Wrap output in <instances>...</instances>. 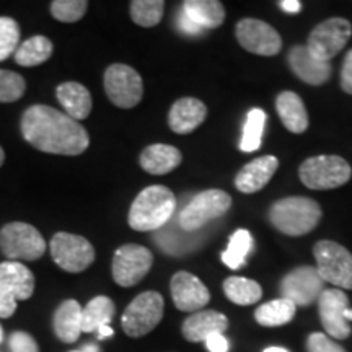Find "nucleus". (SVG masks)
<instances>
[{"label":"nucleus","instance_id":"32","mask_svg":"<svg viewBox=\"0 0 352 352\" xmlns=\"http://www.w3.org/2000/svg\"><path fill=\"white\" fill-rule=\"evenodd\" d=\"M264 124H266V113L261 108H253L246 116L243 126V135L240 140L241 152L250 153L261 147Z\"/></svg>","mask_w":352,"mask_h":352},{"label":"nucleus","instance_id":"14","mask_svg":"<svg viewBox=\"0 0 352 352\" xmlns=\"http://www.w3.org/2000/svg\"><path fill=\"white\" fill-rule=\"evenodd\" d=\"M352 36V25L346 19H329L316 25L307 41V50L316 59L329 63L340 54Z\"/></svg>","mask_w":352,"mask_h":352},{"label":"nucleus","instance_id":"20","mask_svg":"<svg viewBox=\"0 0 352 352\" xmlns=\"http://www.w3.org/2000/svg\"><path fill=\"white\" fill-rule=\"evenodd\" d=\"M228 329V318L215 310H201L183 321L182 334L189 342H204L212 334H223Z\"/></svg>","mask_w":352,"mask_h":352},{"label":"nucleus","instance_id":"3","mask_svg":"<svg viewBox=\"0 0 352 352\" xmlns=\"http://www.w3.org/2000/svg\"><path fill=\"white\" fill-rule=\"evenodd\" d=\"M271 226L289 236H302L318 226L321 208L318 202L303 196L276 201L267 212Z\"/></svg>","mask_w":352,"mask_h":352},{"label":"nucleus","instance_id":"16","mask_svg":"<svg viewBox=\"0 0 352 352\" xmlns=\"http://www.w3.org/2000/svg\"><path fill=\"white\" fill-rule=\"evenodd\" d=\"M236 39L245 51L258 56H276L283 50V39L270 23L256 19H243L236 23Z\"/></svg>","mask_w":352,"mask_h":352},{"label":"nucleus","instance_id":"8","mask_svg":"<svg viewBox=\"0 0 352 352\" xmlns=\"http://www.w3.org/2000/svg\"><path fill=\"white\" fill-rule=\"evenodd\" d=\"M34 274L19 261L0 263V318H10L16 303L32 298Z\"/></svg>","mask_w":352,"mask_h":352},{"label":"nucleus","instance_id":"15","mask_svg":"<svg viewBox=\"0 0 352 352\" xmlns=\"http://www.w3.org/2000/svg\"><path fill=\"white\" fill-rule=\"evenodd\" d=\"M324 290V280L316 267L300 266L287 272L280 280V296L296 307H308Z\"/></svg>","mask_w":352,"mask_h":352},{"label":"nucleus","instance_id":"35","mask_svg":"<svg viewBox=\"0 0 352 352\" xmlns=\"http://www.w3.org/2000/svg\"><path fill=\"white\" fill-rule=\"evenodd\" d=\"M88 2L85 0H54L51 3V13L57 21L76 23L87 13Z\"/></svg>","mask_w":352,"mask_h":352},{"label":"nucleus","instance_id":"23","mask_svg":"<svg viewBox=\"0 0 352 352\" xmlns=\"http://www.w3.org/2000/svg\"><path fill=\"white\" fill-rule=\"evenodd\" d=\"M139 162L144 171L158 176L178 168L183 162V155L173 145L153 144L144 148Z\"/></svg>","mask_w":352,"mask_h":352},{"label":"nucleus","instance_id":"40","mask_svg":"<svg viewBox=\"0 0 352 352\" xmlns=\"http://www.w3.org/2000/svg\"><path fill=\"white\" fill-rule=\"evenodd\" d=\"M176 25H178V28L182 30L184 34H192V36H196V34H201L202 32H204V30H202L201 26H197L195 21L189 20L188 16L183 13V10H179V13H178Z\"/></svg>","mask_w":352,"mask_h":352},{"label":"nucleus","instance_id":"25","mask_svg":"<svg viewBox=\"0 0 352 352\" xmlns=\"http://www.w3.org/2000/svg\"><path fill=\"white\" fill-rule=\"evenodd\" d=\"M276 109L284 127L294 134H302L308 127V113L300 96L294 91H283L276 98Z\"/></svg>","mask_w":352,"mask_h":352},{"label":"nucleus","instance_id":"45","mask_svg":"<svg viewBox=\"0 0 352 352\" xmlns=\"http://www.w3.org/2000/svg\"><path fill=\"white\" fill-rule=\"evenodd\" d=\"M263 352H289V351H287V349H284V347L271 346V347H267V349H264Z\"/></svg>","mask_w":352,"mask_h":352},{"label":"nucleus","instance_id":"9","mask_svg":"<svg viewBox=\"0 0 352 352\" xmlns=\"http://www.w3.org/2000/svg\"><path fill=\"white\" fill-rule=\"evenodd\" d=\"M316 270L324 283L338 289H352V253L333 240H320L314 246Z\"/></svg>","mask_w":352,"mask_h":352},{"label":"nucleus","instance_id":"39","mask_svg":"<svg viewBox=\"0 0 352 352\" xmlns=\"http://www.w3.org/2000/svg\"><path fill=\"white\" fill-rule=\"evenodd\" d=\"M341 88L352 95V50L347 52L341 69Z\"/></svg>","mask_w":352,"mask_h":352},{"label":"nucleus","instance_id":"6","mask_svg":"<svg viewBox=\"0 0 352 352\" xmlns=\"http://www.w3.org/2000/svg\"><path fill=\"white\" fill-rule=\"evenodd\" d=\"M165 311L164 297L153 290L139 294L138 297L126 307L121 318V327L129 338H144L153 331Z\"/></svg>","mask_w":352,"mask_h":352},{"label":"nucleus","instance_id":"7","mask_svg":"<svg viewBox=\"0 0 352 352\" xmlns=\"http://www.w3.org/2000/svg\"><path fill=\"white\" fill-rule=\"evenodd\" d=\"M0 252L10 261H36L46 253V240L30 223L12 222L0 230Z\"/></svg>","mask_w":352,"mask_h":352},{"label":"nucleus","instance_id":"36","mask_svg":"<svg viewBox=\"0 0 352 352\" xmlns=\"http://www.w3.org/2000/svg\"><path fill=\"white\" fill-rule=\"evenodd\" d=\"M26 82L19 74L0 69V103H13L25 95Z\"/></svg>","mask_w":352,"mask_h":352},{"label":"nucleus","instance_id":"42","mask_svg":"<svg viewBox=\"0 0 352 352\" xmlns=\"http://www.w3.org/2000/svg\"><path fill=\"white\" fill-rule=\"evenodd\" d=\"M279 7L287 13H298L302 10V3L298 0H283L279 2Z\"/></svg>","mask_w":352,"mask_h":352},{"label":"nucleus","instance_id":"44","mask_svg":"<svg viewBox=\"0 0 352 352\" xmlns=\"http://www.w3.org/2000/svg\"><path fill=\"white\" fill-rule=\"evenodd\" d=\"M69 352H101V349L96 344H83L80 349L69 351Z\"/></svg>","mask_w":352,"mask_h":352},{"label":"nucleus","instance_id":"22","mask_svg":"<svg viewBox=\"0 0 352 352\" xmlns=\"http://www.w3.org/2000/svg\"><path fill=\"white\" fill-rule=\"evenodd\" d=\"M82 305L74 298H69L60 303L54 311V318H52V328L57 340L65 342V344H72L77 342L80 338L82 331Z\"/></svg>","mask_w":352,"mask_h":352},{"label":"nucleus","instance_id":"12","mask_svg":"<svg viewBox=\"0 0 352 352\" xmlns=\"http://www.w3.org/2000/svg\"><path fill=\"white\" fill-rule=\"evenodd\" d=\"M51 254L63 271L83 272L95 261V248L87 239L74 233L59 232L51 240Z\"/></svg>","mask_w":352,"mask_h":352},{"label":"nucleus","instance_id":"5","mask_svg":"<svg viewBox=\"0 0 352 352\" xmlns=\"http://www.w3.org/2000/svg\"><path fill=\"white\" fill-rule=\"evenodd\" d=\"M298 176L308 189L324 191L340 188L349 182L352 168L340 155H316L303 162Z\"/></svg>","mask_w":352,"mask_h":352},{"label":"nucleus","instance_id":"38","mask_svg":"<svg viewBox=\"0 0 352 352\" xmlns=\"http://www.w3.org/2000/svg\"><path fill=\"white\" fill-rule=\"evenodd\" d=\"M12 352H39V346L34 338L26 331H15L12 333L8 340Z\"/></svg>","mask_w":352,"mask_h":352},{"label":"nucleus","instance_id":"2","mask_svg":"<svg viewBox=\"0 0 352 352\" xmlns=\"http://www.w3.org/2000/svg\"><path fill=\"white\" fill-rule=\"evenodd\" d=\"M176 197L171 189L153 184L142 189L132 202L127 223L135 232H153L164 228L173 217Z\"/></svg>","mask_w":352,"mask_h":352},{"label":"nucleus","instance_id":"47","mask_svg":"<svg viewBox=\"0 0 352 352\" xmlns=\"http://www.w3.org/2000/svg\"><path fill=\"white\" fill-rule=\"evenodd\" d=\"M3 341V329H2V327H0V342Z\"/></svg>","mask_w":352,"mask_h":352},{"label":"nucleus","instance_id":"13","mask_svg":"<svg viewBox=\"0 0 352 352\" xmlns=\"http://www.w3.org/2000/svg\"><path fill=\"white\" fill-rule=\"evenodd\" d=\"M318 314L324 331L331 340H347L352 328V308L341 289H327L318 298Z\"/></svg>","mask_w":352,"mask_h":352},{"label":"nucleus","instance_id":"30","mask_svg":"<svg viewBox=\"0 0 352 352\" xmlns=\"http://www.w3.org/2000/svg\"><path fill=\"white\" fill-rule=\"evenodd\" d=\"M223 292H226L228 300L241 307L254 305L263 297V289L256 280L239 276L227 277L226 283H223Z\"/></svg>","mask_w":352,"mask_h":352},{"label":"nucleus","instance_id":"10","mask_svg":"<svg viewBox=\"0 0 352 352\" xmlns=\"http://www.w3.org/2000/svg\"><path fill=\"white\" fill-rule=\"evenodd\" d=\"M104 91L114 107L134 108L144 96L142 77L126 64H113L104 72Z\"/></svg>","mask_w":352,"mask_h":352},{"label":"nucleus","instance_id":"11","mask_svg":"<svg viewBox=\"0 0 352 352\" xmlns=\"http://www.w3.org/2000/svg\"><path fill=\"white\" fill-rule=\"evenodd\" d=\"M153 264V254L142 245L127 243L114 252L111 274L121 287H134L148 274Z\"/></svg>","mask_w":352,"mask_h":352},{"label":"nucleus","instance_id":"27","mask_svg":"<svg viewBox=\"0 0 352 352\" xmlns=\"http://www.w3.org/2000/svg\"><path fill=\"white\" fill-rule=\"evenodd\" d=\"M116 305L107 296H96L83 307L82 310V331L95 333L101 327H109L113 321Z\"/></svg>","mask_w":352,"mask_h":352},{"label":"nucleus","instance_id":"34","mask_svg":"<svg viewBox=\"0 0 352 352\" xmlns=\"http://www.w3.org/2000/svg\"><path fill=\"white\" fill-rule=\"evenodd\" d=\"M20 26L13 19L0 16V63L6 60L20 46Z\"/></svg>","mask_w":352,"mask_h":352},{"label":"nucleus","instance_id":"46","mask_svg":"<svg viewBox=\"0 0 352 352\" xmlns=\"http://www.w3.org/2000/svg\"><path fill=\"white\" fill-rule=\"evenodd\" d=\"M3 162H6V152H3V148L0 147V166L3 165Z\"/></svg>","mask_w":352,"mask_h":352},{"label":"nucleus","instance_id":"19","mask_svg":"<svg viewBox=\"0 0 352 352\" xmlns=\"http://www.w3.org/2000/svg\"><path fill=\"white\" fill-rule=\"evenodd\" d=\"M279 166V160L274 155H264L246 164L235 176V188L243 195H253L261 191Z\"/></svg>","mask_w":352,"mask_h":352},{"label":"nucleus","instance_id":"43","mask_svg":"<svg viewBox=\"0 0 352 352\" xmlns=\"http://www.w3.org/2000/svg\"><path fill=\"white\" fill-rule=\"evenodd\" d=\"M113 328L111 327H101L98 329V338L100 340H107V338H111L113 336Z\"/></svg>","mask_w":352,"mask_h":352},{"label":"nucleus","instance_id":"37","mask_svg":"<svg viewBox=\"0 0 352 352\" xmlns=\"http://www.w3.org/2000/svg\"><path fill=\"white\" fill-rule=\"evenodd\" d=\"M307 352H347L324 333H311L307 338Z\"/></svg>","mask_w":352,"mask_h":352},{"label":"nucleus","instance_id":"31","mask_svg":"<svg viewBox=\"0 0 352 352\" xmlns=\"http://www.w3.org/2000/svg\"><path fill=\"white\" fill-rule=\"evenodd\" d=\"M253 248V236L252 233L245 228L236 230L228 240L227 250L220 254V259L230 270H240L241 266L246 263L250 252Z\"/></svg>","mask_w":352,"mask_h":352},{"label":"nucleus","instance_id":"4","mask_svg":"<svg viewBox=\"0 0 352 352\" xmlns=\"http://www.w3.org/2000/svg\"><path fill=\"white\" fill-rule=\"evenodd\" d=\"M232 208V197L222 189H206L197 192L178 214V226L186 232H199L202 227L220 219Z\"/></svg>","mask_w":352,"mask_h":352},{"label":"nucleus","instance_id":"26","mask_svg":"<svg viewBox=\"0 0 352 352\" xmlns=\"http://www.w3.org/2000/svg\"><path fill=\"white\" fill-rule=\"evenodd\" d=\"M182 10L202 30L219 28L226 20V8L217 0H186Z\"/></svg>","mask_w":352,"mask_h":352},{"label":"nucleus","instance_id":"1","mask_svg":"<svg viewBox=\"0 0 352 352\" xmlns=\"http://www.w3.org/2000/svg\"><path fill=\"white\" fill-rule=\"evenodd\" d=\"M21 134L34 148L54 155H80L90 145L88 132L64 111L33 104L21 116Z\"/></svg>","mask_w":352,"mask_h":352},{"label":"nucleus","instance_id":"29","mask_svg":"<svg viewBox=\"0 0 352 352\" xmlns=\"http://www.w3.org/2000/svg\"><path fill=\"white\" fill-rule=\"evenodd\" d=\"M54 46H52L51 39L46 36H32L21 43L19 50L15 51V63L23 67H34V65L44 64L52 56Z\"/></svg>","mask_w":352,"mask_h":352},{"label":"nucleus","instance_id":"21","mask_svg":"<svg viewBox=\"0 0 352 352\" xmlns=\"http://www.w3.org/2000/svg\"><path fill=\"white\" fill-rule=\"evenodd\" d=\"M208 116V108L192 96L176 100L168 113V126L176 134H189L196 131Z\"/></svg>","mask_w":352,"mask_h":352},{"label":"nucleus","instance_id":"28","mask_svg":"<svg viewBox=\"0 0 352 352\" xmlns=\"http://www.w3.org/2000/svg\"><path fill=\"white\" fill-rule=\"evenodd\" d=\"M296 311L297 307L292 302L280 297L258 307L256 311H254V320L261 327L276 328L290 323L294 320V316H296Z\"/></svg>","mask_w":352,"mask_h":352},{"label":"nucleus","instance_id":"24","mask_svg":"<svg viewBox=\"0 0 352 352\" xmlns=\"http://www.w3.org/2000/svg\"><path fill=\"white\" fill-rule=\"evenodd\" d=\"M56 96L59 103L63 104L64 111L67 116L76 121L87 120L91 113V101L90 91L87 90L82 83L78 82H65L60 83L56 90Z\"/></svg>","mask_w":352,"mask_h":352},{"label":"nucleus","instance_id":"41","mask_svg":"<svg viewBox=\"0 0 352 352\" xmlns=\"http://www.w3.org/2000/svg\"><path fill=\"white\" fill-rule=\"evenodd\" d=\"M204 342L209 352H228V341L223 334H212Z\"/></svg>","mask_w":352,"mask_h":352},{"label":"nucleus","instance_id":"18","mask_svg":"<svg viewBox=\"0 0 352 352\" xmlns=\"http://www.w3.org/2000/svg\"><path fill=\"white\" fill-rule=\"evenodd\" d=\"M287 59L292 72L308 85L320 87L331 77V64L323 63L311 56L307 46H294L289 51Z\"/></svg>","mask_w":352,"mask_h":352},{"label":"nucleus","instance_id":"17","mask_svg":"<svg viewBox=\"0 0 352 352\" xmlns=\"http://www.w3.org/2000/svg\"><path fill=\"white\" fill-rule=\"evenodd\" d=\"M171 298L179 311L196 314L210 302V292L199 277L188 271H179L171 277Z\"/></svg>","mask_w":352,"mask_h":352},{"label":"nucleus","instance_id":"33","mask_svg":"<svg viewBox=\"0 0 352 352\" xmlns=\"http://www.w3.org/2000/svg\"><path fill=\"white\" fill-rule=\"evenodd\" d=\"M164 0H134L131 2V19L135 25L152 28L164 19Z\"/></svg>","mask_w":352,"mask_h":352}]
</instances>
